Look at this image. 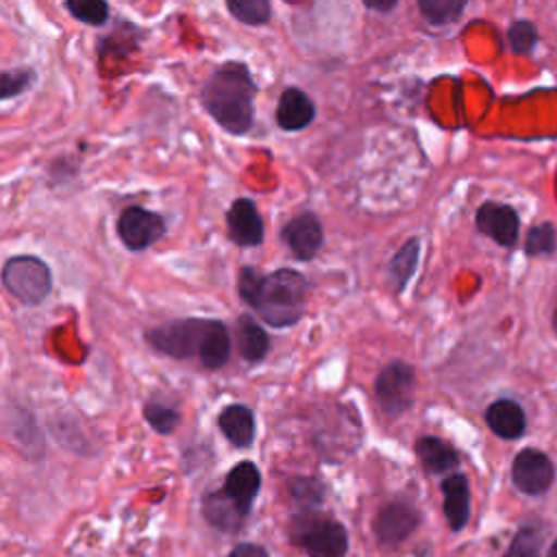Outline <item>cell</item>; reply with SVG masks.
Returning <instances> with one entry per match:
<instances>
[{
	"instance_id": "6da1fadb",
	"label": "cell",
	"mask_w": 557,
	"mask_h": 557,
	"mask_svg": "<svg viewBox=\"0 0 557 557\" xmlns=\"http://www.w3.org/2000/svg\"><path fill=\"white\" fill-rule=\"evenodd\" d=\"M307 278L292 270L278 268L270 274H259L255 268H242L237 292L246 305L270 326H294L305 315Z\"/></svg>"
},
{
	"instance_id": "7a4b0ae2",
	"label": "cell",
	"mask_w": 557,
	"mask_h": 557,
	"mask_svg": "<svg viewBox=\"0 0 557 557\" xmlns=\"http://www.w3.org/2000/svg\"><path fill=\"white\" fill-rule=\"evenodd\" d=\"M146 342L174 359L198 357L207 370L222 368L231 357V335L224 322L211 318H185L146 331Z\"/></svg>"
},
{
	"instance_id": "3957f363",
	"label": "cell",
	"mask_w": 557,
	"mask_h": 557,
	"mask_svg": "<svg viewBox=\"0 0 557 557\" xmlns=\"http://www.w3.org/2000/svg\"><path fill=\"white\" fill-rule=\"evenodd\" d=\"M257 85L246 63L224 61L200 89L207 113L231 135H244L255 122Z\"/></svg>"
},
{
	"instance_id": "277c9868",
	"label": "cell",
	"mask_w": 557,
	"mask_h": 557,
	"mask_svg": "<svg viewBox=\"0 0 557 557\" xmlns=\"http://www.w3.org/2000/svg\"><path fill=\"white\" fill-rule=\"evenodd\" d=\"M289 537L309 557H344L348 533L342 522L313 509L298 513L289 524Z\"/></svg>"
},
{
	"instance_id": "5b68a950",
	"label": "cell",
	"mask_w": 557,
	"mask_h": 557,
	"mask_svg": "<svg viewBox=\"0 0 557 557\" xmlns=\"http://www.w3.org/2000/svg\"><path fill=\"white\" fill-rule=\"evenodd\" d=\"M0 281L4 289L24 305H39L52 289V274L46 261L33 255L9 257L2 265Z\"/></svg>"
},
{
	"instance_id": "8992f818",
	"label": "cell",
	"mask_w": 557,
	"mask_h": 557,
	"mask_svg": "<svg viewBox=\"0 0 557 557\" xmlns=\"http://www.w3.org/2000/svg\"><path fill=\"white\" fill-rule=\"evenodd\" d=\"M413 387H416V374L411 366L403 361L387 363L374 381V394H376L379 407L387 416H400L411 407Z\"/></svg>"
},
{
	"instance_id": "52a82bcc",
	"label": "cell",
	"mask_w": 557,
	"mask_h": 557,
	"mask_svg": "<svg viewBox=\"0 0 557 557\" xmlns=\"http://www.w3.org/2000/svg\"><path fill=\"white\" fill-rule=\"evenodd\" d=\"M115 228L122 244L128 250L139 252L150 248L165 235V220L154 211L131 205L120 213Z\"/></svg>"
},
{
	"instance_id": "ba28073f",
	"label": "cell",
	"mask_w": 557,
	"mask_h": 557,
	"mask_svg": "<svg viewBox=\"0 0 557 557\" xmlns=\"http://www.w3.org/2000/svg\"><path fill=\"white\" fill-rule=\"evenodd\" d=\"M555 476L553 461L537 448H524L516 455L511 466V479L516 487L524 494H544Z\"/></svg>"
},
{
	"instance_id": "9c48e42d",
	"label": "cell",
	"mask_w": 557,
	"mask_h": 557,
	"mask_svg": "<svg viewBox=\"0 0 557 557\" xmlns=\"http://www.w3.org/2000/svg\"><path fill=\"white\" fill-rule=\"evenodd\" d=\"M283 242L292 250V255L300 261H309L318 255L324 235H322V224L313 213H298L294 215L281 231Z\"/></svg>"
},
{
	"instance_id": "30bf717a",
	"label": "cell",
	"mask_w": 557,
	"mask_h": 557,
	"mask_svg": "<svg viewBox=\"0 0 557 557\" xmlns=\"http://www.w3.org/2000/svg\"><path fill=\"white\" fill-rule=\"evenodd\" d=\"M418 520L420 513L416 511L413 505L405 500H394L379 511L374 520V533L381 544L396 546L418 527Z\"/></svg>"
},
{
	"instance_id": "8fae6325",
	"label": "cell",
	"mask_w": 557,
	"mask_h": 557,
	"mask_svg": "<svg viewBox=\"0 0 557 557\" xmlns=\"http://www.w3.org/2000/svg\"><path fill=\"white\" fill-rule=\"evenodd\" d=\"M226 226L228 237L242 248L259 246L263 242V220L257 211L255 200L250 198H237L226 211Z\"/></svg>"
},
{
	"instance_id": "7c38bea8",
	"label": "cell",
	"mask_w": 557,
	"mask_h": 557,
	"mask_svg": "<svg viewBox=\"0 0 557 557\" xmlns=\"http://www.w3.org/2000/svg\"><path fill=\"white\" fill-rule=\"evenodd\" d=\"M476 226L503 246H511L518 239V215L511 207L500 202H485L476 211Z\"/></svg>"
},
{
	"instance_id": "4fadbf2b",
	"label": "cell",
	"mask_w": 557,
	"mask_h": 557,
	"mask_svg": "<svg viewBox=\"0 0 557 557\" xmlns=\"http://www.w3.org/2000/svg\"><path fill=\"white\" fill-rule=\"evenodd\" d=\"M313 115H315V107L302 89L287 87L281 94L278 107H276V124L283 131H302L305 126L311 124Z\"/></svg>"
},
{
	"instance_id": "5bb4252c",
	"label": "cell",
	"mask_w": 557,
	"mask_h": 557,
	"mask_svg": "<svg viewBox=\"0 0 557 557\" xmlns=\"http://www.w3.org/2000/svg\"><path fill=\"white\" fill-rule=\"evenodd\" d=\"M261 487V472L252 461H239L235 463L226 479H224V492L244 509L250 513L252 500L257 498Z\"/></svg>"
},
{
	"instance_id": "9a60e30c",
	"label": "cell",
	"mask_w": 557,
	"mask_h": 557,
	"mask_svg": "<svg viewBox=\"0 0 557 557\" xmlns=\"http://www.w3.org/2000/svg\"><path fill=\"white\" fill-rule=\"evenodd\" d=\"M202 516L207 522L220 531H237L242 529L244 520L248 518V511H244L224 490L209 492L202 498Z\"/></svg>"
},
{
	"instance_id": "2e32d148",
	"label": "cell",
	"mask_w": 557,
	"mask_h": 557,
	"mask_svg": "<svg viewBox=\"0 0 557 557\" xmlns=\"http://www.w3.org/2000/svg\"><path fill=\"white\" fill-rule=\"evenodd\" d=\"M485 422L498 437H505V440H516L527 429V418L522 407L509 398L494 400L485 411Z\"/></svg>"
},
{
	"instance_id": "e0dca14e",
	"label": "cell",
	"mask_w": 557,
	"mask_h": 557,
	"mask_svg": "<svg viewBox=\"0 0 557 557\" xmlns=\"http://www.w3.org/2000/svg\"><path fill=\"white\" fill-rule=\"evenodd\" d=\"M444 492V513L453 531H459L466 527L470 518V487L468 479L463 474H450L442 483Z\"/></svg>"
},
{
	"instance_id": "ac0fdd59",
	"label": "cell",
	"mask_w": 557,
	"mask_h": 557,
	"mask_svg": "<svg viewBox=\"0 0 557 557\" xmlns=\"http://www.w3.org/2000/svg\"><path fill=\"white\" fill-rule=\"evenodd\" d=\"M218 426L237 448H246L255 440V416L246 405H228L222 409L218 416Z\"/></svg>"
},
{
	"instance_id": "d6986e66",
	"label": "cell",
	"mask_w": 557,
	"mask_h": 557,
	"mask_svg": "<svg viewBox=\"0 0 557 557\" xmlns=\"http://www.w3.org/2000/svg\"><path fill=\"white\" fill-rule=\"evenodd\" d=\"M235 339L239 355L248 363H259L270 350V337L252 315H239L235 326Z\"/></svg>"
},
{
	"instance_id": "ffe728a7",
	"label": "cell",
	"mask_w": 557,
	"mask_h": 557,
	"mask_svg": "<svg viewBox=\"0 0 557 557\" xmlns=\"http://www.w3.org/2000/svg\"><path fill=\"white\" fill-rule=\"evenodd\" d=\"M416 453L422 461V466L433 472V474H440V472H448V470H455L457 463H459V457H457V450L446 444L444 440L440 437H433V435H424L416 442Z\"/></svg>"
},
{
	"instance_id": "44dd1931",
	"label": "cell",
	"mask_w": 557,
	"mask_h": 557,
	"mask_svg": "<svg viewBox=\"0 0 557 557\" xmlns=\"http://www.w3.org/2000/svg\"><path fill=\"white\" fill-rule=\"evenodd\" d=\"M418 257H420V242L407 239L400 250L394 255L392 263H389V281L396 289H403L407 285V281L411 278L416 265H418Z\"/></svg>"
},
{
	"instance_id": "7402d4cb",
	"label": "cell",
	"mask_w": 557,
	"mask_h": 557,
	"mask_svg": "<svg viewBox=\"0 0 557 557\" xmlns=\"http://www.w3.org/2000/svg\"><path fill=\"white\" fill-rule=\"evenodd\" d=\"M228 13L248 26H261L270 20V0H226Z\"/></svg>"
},
{
	"instance_id": "603a6c76",
	"label": "cell",
	"mask_w": 557,
	"mask_h": 557,
	"mask_svg": "<svg viewBox=\"0 0 557 557\" xmlns=\"http://www.w3.org/2000/svg\"><path fill=\"white\" fill-rule=\"evenodd\" d=\"M287 492H289L294 503L302 505L305 511H309V509H313L322 503L324 485L318 479H311V476H296L287 483Z\"/></svg>"
},
{
	"instance_id": "cb8c5ba5",
	"label": "cell",
	"mask_w": 557,
	"mask_h": 557,
	"mask_svg": "<svg viewBox=\"0 0 557 557\" xmlns=\"http://www.w3.org/2000/svg\"><path fill=\"white\" fill-rule=\"evenodd\" d=\"M144 418L161 435H170L181 422V413L174 407L157 400H148L144 405Z\"/></svg>"
},
{
	"instance_id": "d4e9b609",
	"label": "cell",
	"mask_w": 557,
	"mask_h": 557,
	"mask_svg": "<svg viewBox=\"0 0 557 557\" xmlns=\"http://www.w3.org/2000/svg\"><path fill=\"white\" fill-rule=\"evenodd\" d=\"M65 9L83 24L102 26L109 20L107 0H65Z\"/></svg>"
},
{
	"instance_id": "484cf974",
	"label": "cell",
	"mask_w": 557,
	"mask_h": 557,
	"mask_svg": "<svg viewBox=\"0 0 557 557\" xmlns=\"http://www.w3.org/2000/svg\"><path fill=\"white\" fill-rule=\"evenodd\" d=\"M463 4H466V0H418L422 15L435 26L457 20Z\"/></svg>"
},
{
	"instance_id": "4316f807",
	"label": "cell",
	"mask_w": 557,
	"mask_h": 557,
	"mask_svg": "<svg viewBox=\"0 0 557 557\" xmlns=\"http://www.w3.org/2000/svg\"><path fill=\"white\" fill-rule=\"evenodd\" d=\"M540 548H542L540 529L535 524H524L516 533L509 550L503 557H540Z\"/></svg>"
},
{
	"instance_id": "83f0119b",
	"label": "cell",
	"mask_w": 557,
	"mask_h": 557,
	"mask_svg": "<svg viewBox=\"0 0 557 557\" xmlns=\"http://www.w3.org/2000/svg\"><path fill=\"white\" fill-rule=\"evenodd\" d=\"M35 81V72L30 67H17L0 72V100L15 98L24 94Z\"/></svg>"
},
{
	"instance_id": "f1b7e54d",
	"label": "cell",
	"mask_w": 557,
	"mask_h": 557,
	"mask_svg": "<svg viewBox=\"0 0 557 557\" xmlns=\"http://www.w3.org/2000/svg\"><path fill=\"white\" fill-rule=\"evenodd\" d=\"M555 244H557L555 228L550 224H537L529 231L524 248L531 257H537V255H550L555 250Z\"/></svg>"
},
{
	"instance_id": "f546056e",
	"label": "cell",
	"mask_w": 557,
	"mask_h": 557,
	"mask_svg": "<svg viewBox=\"0 0 557 557\" xmlns=\"http://www.w3.org/2000/svg\"><path fill=\"white\" fill-rule=\"evenodd\" d=\"M507 37H509V46L516 52H529L535 46V41H537V30H535V26L531 22H516L509 28Z\"/></svg>"
},
{
	"instance_id": "4dcf8cb0",
	"label": "cell",
	"mask_w": 557,
	"mask_h": 557,
	"mask_svg": "<svg viewBox=\"0 0 557 557\" xmlns=\"http://www.w3.org/2000/svg\"><path fill=\"white\" fill-rule=\"evenodd\" d=\"M228 557H270V553H268L263 546H259V544L242 542V544H237V546L228 553Z\"/></svg>"
},
{
	"instance_id": "1f68e13d",
	"label": "cell",
	"mask_w": 557,
	"mask_h": 557,
	"mask_svg": "<svg viewBox=\"0 0 557 557\" xmlns=\"http://www.w3.org/2000/svg\"><path fill=\"white\" fill-rule=\"evenodd\" d=\"M374 11H392L398 0H363Z\"/></svg>"
},
{
	"instance_id": "d6a6232c",
	"label": "cell",
	"mask_w": 557,
	"mask_h": 557,
	"mask_svg": "<svg viewBox=\"0 0 557 557\" xmlns=\"http://www.w3.org/2000/svg\"><path fill=\"white\" fill-rule=\"evenodd\" d=\"M546 557H557V540L553 542V546H550V550H548Z\"/></svg>"
},
{
	"instance_id": "836d02e7",
	"label": "cell",
	"mask_w": 557,
	"mask_h": 557,
	"mask_svg": "<svg viewBox=\"0 0 557 557\" xmlns=\"http://www.w3.org/2000/svg\"><path fill=\"white\" fill-rule=\"evenodd\" d=\"M553 326L557 329V309H555V315H553Z\"/></svg>"
}]
</instances>
